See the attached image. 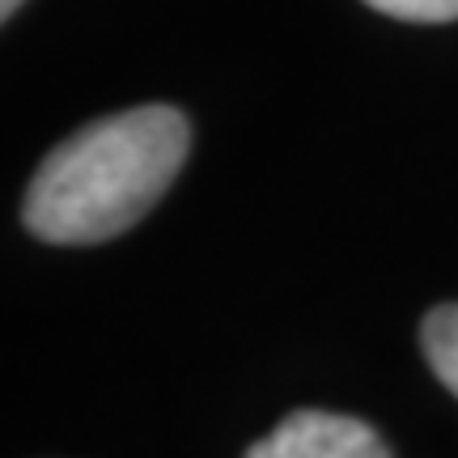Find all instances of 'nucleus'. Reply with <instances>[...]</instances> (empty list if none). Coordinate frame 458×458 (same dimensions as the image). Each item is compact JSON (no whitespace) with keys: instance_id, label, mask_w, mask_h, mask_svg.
I'll return each instance as SVG.
<instances>
[{"instance_id":"f257e3e1","label":"nucleus","mask_w":458,"mask_h":458,"mask_svg":"<svg viewBox=\"0 0 458 458\" xmlns=\"http://www.w3.org/2000/svg\"><path fill=\"white\" fill-rule=\"evenodd\" d=\"M191 148L187 114L136 106L55 145L26 191V229L55 246H94L128 233L179 179Z\"/></svg>"},{"instance_id":"f03ea898","label":"nucleus","mask_w":458,"mask_h":458,"mask_svg":"<svg viewBox=\"0 0 458 458\" xmlns=\"http://www.w3.org/2000/svg\"><path fill=\"white\" fill-rule=\"evenodd\" d=\"M246 458H391V450L377 437V428L357 416L301 408L250 445Z\"/></svg>"},{"instance_id":"7ed1b4c3","label":"nucleus","mask_w":458,"mask_h":458,"mask_svg":"<svg viewBox=\"0 0 458 458\" xmlns=\"http://www.w3.org/2000/svg\"><path fill=\"white\" fill-rule=\"evenodd\" d=\"M420 348L442 386L458 399V306H437L420 323Z\"/></svg>"},{"instance_id":"20e7f679","label":"nucleus","mask_w":458,"mask_h":458,"mask_svg":"<svg viewBox=\"0 0 458 458\" xmlns=\"http://www.w3.org/2000/svg\"><path fill=\"white\" fill-rule=\"evenodd\" d=\"M369 9L399 21H454L458 0H365Z\"/></svg>"},{"instance_id":"39448f33","label":"nucleus","mask_w":458,"mask_h":458,"mask_svg":"<svg viewBox=\"0 0 458 458\" xmlns=\"http://www.w3.org/2000/svg\"><path fill=\"white\" fill-rule=\"evenodd\" d=\"M21 4H26V0H0V17H13Z\"/></svg>"}]
</instances>
